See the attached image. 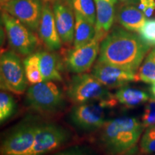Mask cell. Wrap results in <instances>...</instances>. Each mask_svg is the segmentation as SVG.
I'll return each instance as SVG.
<instances>
[{
	"mask_svg": "<svg viewBox=\"0 0 155 155\" xmlns=\"http://www.w3.org/2000/svg\"><path fill=\"white\" fill-rule=\"evenodd\" d=\"M150 48L135 32L116 27L101 42L98 61L136 73Z\"/></svg>",
	"mask_w": 155,
	"mask_h": 155,
	"instance_id": "1",
	"label": "cell"
},
{
	"mask_svg": "<svg viewBox=\"0 0 155 155\" xmlns=\"http://www.w3.org/2000/svg\"><path fill=\"white\" fill-rule=\"evenodd\" d=\"M102 128L101 141L107 150L121 154L137 144L144 127L135 118L123 117L106 121Z\"/></svg>",
	"mask_w": 155,
	"mask_h": 155,
	"instance_id": "2",
	"label": "cell"
},
{
	"mask_svg": "<svg viewBox=\"0 0 155 155\" xmlns=\"http://www.w3.org/2000/svg\"><path fill=\"white\" fill-rule=\"evenodd\" d=\"M67 95L75 104L98 102L104 108H110L118 104L114 94L88 73H79L73 76L68 86Z\"/></svg>",
	"mask_w": 155,
	"mask_h": 155,
	"instance_id": "3",
	"label": "cell"
},
{
	"mask_svg": "<svg viewBox=\"0 0 155 155\" xmlns=\"http://www.w3.org/2000/svg\"><path fill=\"white\" fill-rule=\"evenodd\" d=\"M26 101L32 109L41 114L57 113L65 106L63 91L51 81L32 85L27 91Z\"/></svg>",
	"mask_w": 155,
	"mask_h": 155,
	"instance_id": "4",
	"label": "cell"
},
{
	"mask_svg": "<svg viewBox=\"0 0 155 155\" xmlns=\"http://www.w3.org/2000/svg\"><path fill=\"white\" fill-rule=\"evenodd\" d=\"M6 35L12 49L22 55L35 53L39 40L33 31L7 12H1Z\"/></svg>",
	"mask_w": 155,
	"mask_h": 155,
	"instance_id": "5",
	"label": "cell"
},
{
	"mask_svg": "<svg viewBox=\"0 0 155 155\" xmlns=\"http://www.w3.org/2000/svg\"><path fill=\"white\" fill-rule=\"evenodd\" d=\"M37 126L27 121L17 127L0 143V154L31 155Z\"/></svg>",
	"mask_w": 155,
	"mask_h": 155,
	"instance_id": "6",
	"label": "cell"
},
{
	"mask_svg": "<svg viewBox=\"0 0 155 155\" xmlns=\"http://www.w3.org/2000/svg\"><path fill=\"white\" fill-rule=\"evenodd\" d=\"M0 72L9 91L24 94L28 81L23 63L14 50L3 52L0 55Z\"/></svg>",
	"mask_w": 155,
	"mask_h": 155,
	"instance_id": "7",
	"label": "cell"
},
{
	"mask_svg": "<svg viewBox=\"0 0 155 155\" xmlns=\"http://www.w3.org/2000/svg\"><path fill=\"white\" fill-rule=\"evenodd\" d=\"M70 137L69 131L61 126L53 123L38 124L31 155L45 154L55 150L66 143Z\"/></svg>",
	"mask_w": 155,
	"mask_h": 155,
	"instance_id": "8",
	"label": "cell"
},
{
	"mask_svg": "<svg viewBox=\"0 0 155 155\" xmlns=\"http://www.w3.org/2000/svg\"><path fill=\"white\" fill-rule=\"evenodd\" d=\"M42 0H11L4 3L2 10L20 21L33 32H37L42 17Z\"/></svg>",
	"mask_w": 155,
	"mask_h": 155,
	"instance_id": "9",
	"label": "cell"
},
{
	"mask_svg": "<svg viewBox=\"0 0 155 155\" xmlns=\"http://www.w3.org/2000/svg\"><path fill=\"white\" fill-rule=\"evenodd\" d=\"M104 108L98 102L76 104L71 112L73 124L85 131H93L101 128L106 122Z\"/></svg>",
	"mask_w": 155,
	"mask_h": 155,
	"instance_id": "10",
	"label": "cell"
},
{
	"mask_svg": "<svg viewBox=\"0 0 155 155\" xmlns=\"http://www.w3.org/2000/svg\"><path fill=\"white\" fill-rule=\"evenodd\" d=\"M101 42L94 38L91 42L80 47H73L66 53L65 63L67 68L75 74L90 70L99 54Z\"/></svg>",
	"mask_w": 155,
	"mask_h": 155,
	"instance_id": "11",
	"label": "cell"
},
{
	"mask_svg": "<svg viewBox=\"0 0 155 155\" xmlns=\"http://www.w3.org/2000/svg\"><path fill=\"white\" fill-rule=\"evenodd\" d=\"M91 74L106 88H119L137 81L136 73L121 68L97 61Z\"/></svg>",
	"mask_w": 155,
	"mask_h": 155,
	"instance_id": "12",
	"label": "cell"
},
{
	"mask_svg": "<svg viewBox=\"0 0 155 155\" xmlns=\"http://www.w3.org/2000/svg\"><path fill=\"white\" fill-rule=\"evenodd\" d=\"M52 7L56 28L62 42L71 45L74 39L75 24L72 0H55Z\"/></svg>",
	"mask_w": 155,
	"mask_h": 155,
	"instance_id": "13",
	"label": "cell"
},
{
	"mask_svg": "<svg viewBox=\"0 0 155 155\" xmlns=\"http://www.w3.org/2000/svg\"><path fill=\"white\" fill-rule=\"evenodd\" d=\"M38 32L39 38L48 50L54 52L61 49L63 42L56 28L53 7L49 2L44 3Z\"/></svg>",
	"mask_w": 155,
	"mask_h": 155,
	"instance_id": "14",
	"label": "cell"
},
{
	"mask_svg": "<svg viewBox=\"0 0 155 155\" xmlns=\"http://www.w3.org/2000/svg\"><path fill=\"white\" fill-rule=\"evenodd\" d=\"M94 2L96 12L95 38L101 42L113 26L117 0H94Z\"/></svg>",
	"mask_w": 155,
	"mask_h": 155,
	"instance_id": "15",
	"label": "cell"
},
{
	"mask_svg": "<svg viewBox=\"0 0 155 155\" xmlns=\"http://www.w3.org/2000/svg\"><path fill=\"white\" fill-rule=\"evenodd\" d=\"M117 22L126 30L139 32L147 21L142 11L133 5L123 4L116 13Z\"/></svg>",
	"mask_w": 155,
	"mask_h": 155,
	"instance_id": "16",
	"label": "cell"
},
{
	"mask_svg": "<svg viewBox=\"0 0 155 155\" xmlns=\"http://www.w3.org/2000/svg\"><path fill=\"white\" fill-rule=\"evenodd\" d=\"M40 67L43 81H62V65L57 54L53 51L43 50L39 52Z\"/></svg>",
	"mask_w": 155,
	"mask_h": 155,
	"instance_id": "17",
	"label": "cell"
},
{
	"mask_svg": "<svg viewBox=\"0 0 155 155\" xmlns=\"http://www.w3.org/2000/svg\"><path fill=\"white\" fill-rule=\"evenodd\" d=\"M75 24L73 47L78 48L91 42L96 35L95 25L81 16L78 13L75 12Z\"/></svg>",
	"mask_w": 155,
	"mask_h": 155,
	"instance_id": "18",
	"label": "cell"
},
{
	"mask_svg": "<svg viewBox=\"0 0 155 155\" xmlns=\"http://www.w3.org/2000/svg\"><path fill=\"white\" fill-rule=\"evenodd\" d=\"M114 96L118 102L128 108L138 106L150 99V96L146 92L127 86L119 88Z\"/></svg>",
	"mask_w": 155,
	"mask_h": 155,
	"instance_id": "19",
	"label": "cell"
},
{
	"mask_svg": "<svg viewBox=\"0 0 155 155\" xmlns=\"http://www.w3.org/2000/svg\"><path fill=\"white\" fill-rule=\"evenodd\" d=\"M23 65L28 83L33 85L43 81L40 67L39 52L33 53L27 56L23 61Z\"/></svg>",
	"mask_w": 155,
	"mask_h": 155,
	"instance_id": "20",
	"label": "cell"
},
{
	"mask_svg": "<svg viewBox=\"0 0 155 155\" xmlns=\"http://www.w3.org/2000/svg\"><path fill=\"white\" fill-rule=\"evenodd\" d=\"M137 76V81L146 83L151 84L155 81V48L146 55Z\"/></svg>",
	"mask_w": 155,
	"mask_h": 155,
	"instance_id": "21",
	"label": "cell"
},
{
	"mask_svg": "<svg viewBox=\"0 0 155 155\" xmlns=\"http://www.w3.org/2000/svg\"><path fill=\"white\" fill-rule=\"evenodd\" d=\"M74 12L86 18L91 24H96V12L94 0H72Z\"/></svg>",
	"mask_w": 155,
	"mask_h": 155,
	"instance_id": "22",
	"label": "cell"
},
{
	"mask_svg": "<svg viewBox=\"0 0 155 155\" xmlns=\"http://www.w3.org/2000/svg\"><path fill=\"white\" fill-rule=\"evenodd\" d=\"M16 102L12 95L0 90V125L8 120L16 110Z\"/></svg>",
	"mask_w": 155,
	"mask_h": 155,
	"instance_id": "23",
	"label": "cell"
},
{
	"mask_svg": "<svg viewBox=\"0 0 155 155\" xmlns=\"http://www.w3.org/2000/svg\"><path fill=\"white\" fill-rule=\"evenodd\" d=\"M139 33L143 41L155 48V19H147Z\"/></svg>",
	"mask_w": 155,
	"mask_h": 155,
	"instance_id": "24",
	"label": "cell"
},
{
	"mask_svg": "<svg viewBox=\"0 0 155 155\" xmlns=\"http://www.w3.org/2000/svg\"><path fill=\"white\" fill-rule=\"evenodd\" d=\"M140 149L144 153L155 152V126L145 131L141 139Z\"/></svg>",
	"mask_w": 155,
	"mask_h": 155,
	"instance_id": "25",
	"label": "cell"
},
{
	"mask_svg": "<svg viewBox=\"0 0 155 155\" xmlns=\"http://www.w3.org/2000/svg\"><path fill=\"white\" fill-rule=\"evenodd\" d=\"M141 120L144 128L155 126V99L154 98H152L147 101Z\"/></svg>",
	"mask_w": 155,
	"mask_h": 155,
	"instance_id": "26",
	"label": "cell"
},
{
	"mask_svg": "<svg viewBox=\"0 0 155 155\" xmlns=\"http://www.w3.org/2000/svg\"><path fill=\"white\" fill-rule=\"evenodd\" d=\"M138 8L144 12L147 18L152 17L155 10V0H139Z\"/></svg>",
	"mask_w": 155,
	"mask_h": 155,
	"instance_id": "27",
	"label": "cell"
},
{
	"mask_svg": "<svg viewBox=\"0 0 155 155\" xmlns=\"http://www.w3.org/2000/svg\"><path fill=\"white\" fill-rule=\"evenodd\" d=\"M6 31L5 28V25H4L2 18V15L0 13V48L3 46L5 44V38H6Z\"/></svg>",
	"mask_w": 155,
	"mask_h": 155,
	"instance_id": "28",
	"label": "cell"
},
{
	"mask_svg": "<svg viewBox=\"0 0 155 155\" xmlns=\"http://www.w3.org/2000/svg\"><path fill=\"white\" fill-rule=\"evenodd\" d=\"M0 90L1 91H8V88H7V86H6L5 81L3 80L2 75L0 72Z\"/></svg>",
	"mask_w": 155,
	"mask_h": 155,
	"instance_id": "29",
	"label": "cell"
},
{
	"mask_svg": "<svg viewBox=\"0 0 155 155\" xmlns=\"http://www.w3.org/2000/svg\"><path fill=\"white\" fill-rule=\"evenodd\" d=\"M121 3L125 5H134L139 2V0H119Z\"/></svg>",
	"mask_w": 155,
	"mask_h": 155,
	"instance_id": "30",
	"label": "cell"
},
{
	"mask_svg": "<svg viewBox=\"0 0 155 155\" xmlns=\"http://www.w3.org/2000/svg\"><path fill=\"white\" fill-rule=\"evenodd\" d=\"M150 91V94L152 96V98L155 99V81L154 82H153L152 83H151Z\"/></svg>",
	"mask_w": 155,
	"mask_h": 155,
	"instance_id": "31",
	"label": "cell"
},
{
	"mask_svg": "<svg viewBox=\"0 0 155 155\" xmlns=\"http://www.w3.org/2000/svg\"><path fill=\"white\" fill-rule=\"evenodd\" d=\"M0 1H1V2L2 3V5H3L4 3L7 2H9V1H11V0H0Z\"/></svg>",
	"mask_w": 155,
	"mask_h": 155,
	"instance_id": "32",
	"label": "cell"
},
{
	"mask_svg": "<svg viewBox=\"0 0 155 155\" xmlns=\"http://www.w3.org/2000/svg\"><path fill=\"white\" fill-rule=\"evenodd\" d=\"M3 52H4V50H3L2 49V48H0V55H1V54H2V53H3Z\"/></svg>",
	"mask_w": 155,
	"mask_h": 155,
	"instance_id": "33",
	"label": "cell"
},
{
	"mask_svg": "<svg viewBox=\"0 0 155 155\" xmlns=\"http://www.w3.org/2000/svg\"><path fill=\"white\" fill-rule=\"evenodd\" d=\"M2 3L1 1H0V9H2Z\"/></svg>",
	"mask_w": 155,
	"mask_h": 155,
	"instance_id": "34",
	"label": "cell"
}]
</instances>
